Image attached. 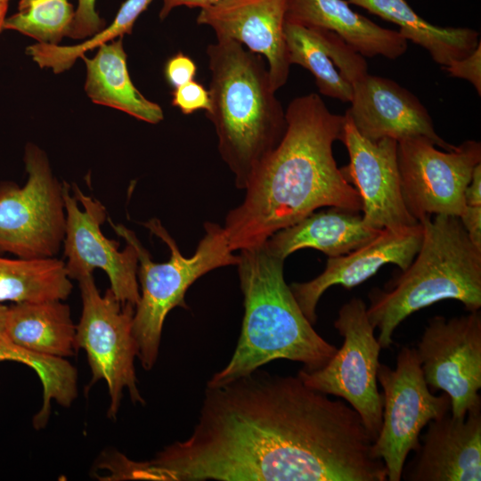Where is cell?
Listing matches in <instances>:
<instances>
[{
  "label": "cell",
  "instance_id": "f1b7e54d",
  "mask_svg": "<svg viewBox=\"0 0 481 481\" xmlns=\"http://www.w3.org/2000/svg\"><path fill=\"white\" fill-rule=\"evenodd\" d=\"M172 105L178 108L185 115L192 114L200 110L208 112L210 109L208 90L193 79L174 88Z\"/></svg>",
  "mask_w": 481,
  "mask_h": 481
},
{
  "label": "cell",
  "instance_id": "4316f807",
  "mask_svg": "<svg viewBox=\"0 0 481 481\" xmlns=\"http://www.w3.org/2000/svg\"><path fill=\"white\" fill-rule=\"evenodd\" d=\"M14 361L32 368L43 385L45 400L58 399L72 388L77 370L64 358L42 355L12 342L5 333L0 335V363Z\"/></svg>",
  "mask_w": 481,
  "mask_h": 481
},
{
  "label": "cell",
  "instance_id": "4fadbf2b",
  "mask_svg": "<svg viewBox=\"0 0 481 481\" xmlns=\"http://www.w3.org/2000/svg\"><path fill=\"white\" fill-rule=\"evenodd\" d=\"M63 182L66 227L63 240L65 267L70 279L77 281L104 271L110 280V290L122 304L135 306L140 298L137 279L138 257L135 247L126 242L118 250L119 243L105 237L101 225L107 219L105 207L96 199L86 195L73 185Z\"/></svg>",
  "mask_w": 481,
  "mask_h": 481
},
{
  "label": "cell",
  "instance_id": "8992f818",
  "mask_svg": "<svg viewBox=\"0 0 481 481\" xmlns=\"http://www.w3.org/2000/svg\"><path fill=\"white\" fill-rule=\"evenodd\" d=\"M108 219L117 234L132 244L137 252V279L141 290L135 309L133 334L137 345V358L143 368L150 371L157 362L167 314L176 306L187 308L184 296L196 280L216 268L237 265L240 256L229 249L223 226L207 222L205 234L195 253L189 257H183L160 221L152 218L143 225L170 250L168 261L155 263L133 231Z\"/></svg>",
  "mask_w": 481,
  "mask_h": 481
},
{
  "label": "cell",
  "instance_id": "d4e9b609",
  "mask_svg": "<svg viewBox=\"0 0 481 481\" xmlns=\"http://www.w3.org/2000/svg\"><path fill=\"white\" fill-rule=\"evenodd\" d=\"M71 290L72 283L62 260L0 256V304L65 300Z\"/></svg>",
  "mask_w": 481,
  "mask_h": 481
},
{
  "label": "cell",
  "instance_id": "836d02e7",
  "mask_svg": "<svg viewBox=\"0 0 481 481\" xmlns=\"http://www.w3.org/2000/svg\"><path fill=\"white\" fill-rule=\"evenodd\" d=\"M466 206H481V163L477 164L464 192Z\"/></svg>",
  "mask_w": 481,
  "mask_h": 481
},
{
  "label": "cell",
  "instance_id": "e0dca14e",
  "mask_svg": "<svg viewBox=\"0 0 481 481\" xmlns=\"http://www.w3.org/2000/svg\"><path fill=\"white\" fill-rule=\"evenodd\" d=\"M289 0H225L200 9L197 23L213 29L216 38L239 42L264 56L273 89L288 80L290 64L284 25Z\"/></svg>",
  "mask_w": 481,
  "mask_h": 481
},
{
  "label": "cell",
  "instance_id": "603a6c76",
  "mask_svg": "<svg viewBox=\"0 0 481 481\" xmlns=\"http://www.w3.org/2000/svg\"><path fill=\"white\" fill-rule=\"evenodd\" d=\"M5 335L15 345L45 356L74 355L76 325L62 300L15 303L8 307Z\"/></svg>",
  "mask_w": 481,
  "mask_h": 481
},
{
  "label": "cell",
  "instance_id": "277c9868",
  "mask_svg": "<svg viewBox=\"0 0 481 481\" xmlns=\"http://www.w3.org/2000/svg\"><path fill=\"white\" fill-rule=\"evenodd\" d=\"M206 52L210 71V109L206 114L215 126L222 159L236 187L244 190L283 137L285 110L260 54L225 38H216Z\"/></svg>",
  "mask_w": 481,
  "mask_h": 481
},
{
  "label": "cell",
  "instance_id": "7a4b0ae2",
  "mask_svg": "<svg viewBox=\"0 0 481 481\" xmlns=\"http://www.w3.org/2000/svg\"><path fill=\"white\" fill-rule=\"evenodd\" d=\"M285 116L283 137L250 177L243 201L225 217L223 228L232 252L261 247L323 207L362 211L361 198L332 151L345 116L332 113L315 93L294 98Z\"/></svg>",
  "mask_w": 481,
  "mask_h": 481
},
{
  "label": "cell",
  "instance_id": "30bf717a",
  "mask_svg": "<svg viewBox=\"0 0 481 481\" xmlns=\"http://www.w3.org/2000/svg\"><path fill=\"white\" fill-rule=\"evenodd\" d=\"M378 382L382 387V422L373 451L386 466L388 481H400L406 458L420 444L421 430L451 409L444 392L436 395L427 385L416 349L403 346L395 369L379 363Z\"/></svg>",
  "mask_w": 481,
  "mask_h": 481
},
{
  "label": "cell",
  "instance_id": "44dd1931",
  "mask_svg": "<svg viewBox=\"0 0 481 481\" xmlns=\"http://www.w3.org/2000/svg\"><path fill=\"white\" fill-rule=\"evenodd\" d=\"M380 232L367 226L360 212L329 207L276 232L264 246L271 255L282 260L303 249H317L329 257H336L366 244Z\"/></svg>",
  "mask_w": 481,
  "mask_h": 481
},
{
  "label": "cell",
  "instance_id": "d6986e66",
  "mask_svg": "<svg viewBox=\"0 0 481 481\" xmlns=\"http://www.w3.org/2000/svg\"><path fill=\"white\" fill-rule=\"evenodd\" d=\"M284 35L289 64L309 70L322 94L350 102L353 83L368 73L364 57L329 30L286 20Z\"/></svg>",
  "mask_w": 481,
  "mask_h": 481
},
{
  "label": "cell",
  "instance_id": "4dcf8cb0",
  "mask_svg": "<svg viewBox=\"0 0 481 481\" xmlns=\"http://www.w3.org/2000/svg\"><path fill=\"white\" fill-rule=\"evenodd\" d=\"M196 72L193 60L181 52L169 58L165 66V77L173 88L193 80Z\"/></svg>",
  "mask_w": 481,
  "mask_h": 481
},
{
  "label": "cell",
  "instance_id": "d590c367",
  "mask_svg": "<svg viewBox=\"0 0 481 481\" xmlns=\"http://www.w3.org/2000/svg\"><path fill=\"white\" fill-rule=\"evenodd\" d=\"M10 0H0V33L4 30V23L6 18Z\"/></svg>",
  "mask_w": 481,
  "mask_h": 481
},
{
  "label": "cell",
  "instance_id": "e575fe53",
  "mask_svg": "<svg viewBox=\"0 0 481 481\" xmlns=\"http://www.w3.org/2000/svg\"><path fill=\"white\" fill-rule=\"evenodd\" d=\"M8 307L0 304V335L5 333Z\"/></svg>",
  "mask_w": 481,
  "mask_h": 481
},
{
  "label": "cell",
  "instance_id": "7c38bea8",
  "mask_svg": "<svg viewBox=\"0 0 481 481\" xmlns=\"http://www.w3.org/2000/svg\"><path fill=\"white\" fill-rule=\"evenodd\" d=\"M415 349L427 385L432 392L448 395L452 416L465 418L481 408L479 310L430 318Z\"/></svg>",
  "mask_w": 481,
  "mask_h": 481
},
{
  "label": "cell",
  "instance_id": "8fae6325",
  "mask_svg": "<svg viewBox=\"0 0 481 481\" xmlns=\"http://www.w3.org/2000/svg\"><path fill=\"white\" fill-rule=\"evenodd\" d=\"M425 136L397 142V165L403 199L418 221L432 215L460 216L464 192L475 167L481 163V143L467 140L440 151Z\"/></svg>",
  "mask_w": 481,
  "mask_h": 481
},
{
  "label": "cell",
  "instance_id": "52a82bcc",
  "mask_svg": "<svg viewBox=\"0 0 481 481\" xmlns=\"http://www.w3.org/2000/svg\"><path fill=\"white\" fill-rule=\"evenodd\" d=\"M23 161L28 180L22 187L12 181L0 183V254L55 257L65 236L63 183L36 144H26Z\"/></svg>",
  "mask_w": 481,
  "mask_h": 481
},
{
  "label": "cell",
  "instance_id": "cb8c5ba5",
  "mask_svg": "<svg viewBox=\"0 0 481 481\" xmlns=\"http://www.w3.org/2000/svg\"><path fill=\"white\" fill-rule=\"evenodd\" d=\"M399 27L408 41L423 47L442 68L472 53L479 32L469 28L440 27L419 16L405 0H346Z\"/></svg>",
  "mask_w": 481,
  "mask_h": 481
},
{
  "label": "cell",
  "instance_id": "ba28073f",
  "mask_svg": "<svg viewBox=\"0 0 481 481\" xmlns=\"http://www.w3.org/2000/svg\"><path fill=\"white\" fill-rule=\"evenodd\" d=\"M82 300L76 325L75 347L86 351L92 371V386L103 379L108 387L107 415L116 419L124 388L133 403L144 404L137 387L135 359L137 345L133 334L135 306L122 304L110 289L101 295L93 273L77 281Z\"/></svg>",
  "mask_w": 481,
  "mask_h": 481
},
{
  "label": "cell",
  "instance_id": "ffe728a7",
  "mask_svg": "<svg viewBox=\"0 0 481 481\" xmlns=\"http://www.w3.org/2000/svg\"><path fill=\"white\" fill-rule=\"evenodd\" d=\"M286 20L331 31L363 57L402 56L408 41L353 11L346 0H289Z\"/></svg>",
  "mask_w": 481,
  "mask_h": 481
},
{
  "label": "cell",
  "instance_id": "f546056e",
  "mask_svg": "<svg viewBox=\"0 0 481 481\" xmlns=\"http://www.w3.org/2000/svg\"><path fill=\"white\" fill-rule=\"evenodd\" d=\"M450 76L468 80L481 94V44L469 55L443 68Z\"/></svg>",
  "mask_w": 481,
  "mask_h": 481
},
{
  "label": "cell",
  "instance_id": "2e32d148",
  "mask_svg": "<svg viewBox=\"0 0 481 481\" xmlns=\"http://www.w3.org/2000/svg\"><path fill=\"white\" fill-rule=\"evenodd\" d=\"M349 103L346 115L357 131L371 141L389 137L399 142L425 136L442 150L455 147L437 135L420 100L394 80L365 74L353 83Z\"/></svg>",
  "mask_w": 481,
  "mask_h": 481
},
{
  "label": "cell",
  "instance_id": "484cf974",
  "mask_svg": "<svg viewBox=\"0 0 481 481\" xmlns=\"http://www.w3.org/2000/svg\"><path fill=\"white\" fill-rule=\"evenodd\" d=\"M75 10L69 0H20L4 29L17 31L39 44L58 45L67 37Z\"/></svg>",
  "mask_w": 481,
  "mask_h": 481
},
{
  "label": "cell",
  "instance_id": "5b68a950",
  "mask_svg": "<svg viewBox=\"0 0 481 481\" xmlns=\"http://www.w3.org/2000/svg\"><path fill=\"white\" fill-rule=\"evenodd\" d=\"M420 248L410 265L383 289L373 288L367 315L382 349L393 344L398 325L413 313L453 299L465 309L481 307V249L472 243L458 216L435 215L420 220Z\"/></svg>",
  "mask_w": 481,
  "mask_h": 481
},
{
  "label": "cell",
  "instance_id": "83f0119b",
  "mask_svg": "<svg viewBox=\"0 0 481 481\" xmlns=\"http://www.w3.org/2000/svg\"><path fill=\"white\" fill-rule=\"evenodd\" d=\"M96 0H77L74 19L69 30V37L85 39L99 33L106 27L95 8Z\"/></svg>",
  "mask_w": 481,
  "mask_h": 481
},
{
  "label": "cell",
  "instance_id": "7402d4cb",
  "mask_svg": "<svg viewBox=\"0 0 481 481\" xmlns=\"http://www.w3.org/2000/svg\"><path fill=\"white\" fill-rule=\"evenodd\" d=\"M86 63L85 91L96 104L121 110L139 120L158 124L164 118L162 108L148 100L132 82L123 46V37L101 45Z\"/></svg>",
  "mask_w": 481,
  "mask_h": 481
},
{
  "label": "cell",
  "instance_id": "3957f363",
  "mask_svg": "<svg viewBox=\"0 0 481 481\" xmlns=\"http://www.w3.org/2000/svg\"><path fill=\"white\" fill-rule=\"evenodd\" d=\"M237 265L244 297V317L235 351L228 363L208 381L218 387L277 359L322 367L337 347L325 340L299 307L284 279V260L261 246L240 250Z\"/></svg>",
  "mask_w": 481,
  "mask_h": 481
},
{
  "label": "cell",
  "instance_id": "1f68e13d",
  "mask_svg": "<svg viewBox=\"0 0 481 481\" xmlns=\"http://www.w3.org/2000/svg\"><path fill=\"white\" fill-rule=\"evenodd\" d=\"M459 218L472 243L481 249V206H466Z\"/></svg>",
  "mask_w": 481,
  "mask_h": 481
},
{
  "label": "cell",
  "instance_id": "9c48e42d",
  "mask_svg": "<svg viewBox=\"0 0 481 481\" xmlns=\"http://www.w3.org/2000/svg\"><path fill=\"white\" fill-rule=\"evenodd\" d=\"M366 309L359 298L345 303L334 322L344 338L341 347L320 369H301L298 376L307 387L346 401L375 440L382 422L383 399L377 379L382 348Z\"/></svg>",
  "mask_w": 481,
  "mask_h": 481
},
{
  "label": "cell",
  "instance_id": "6da1fadb",
  "mask_svg": "<svg viewBox=\"0 0 481 481\" xmlns=\"http://www.w3.org/2000/svg\"><path fill=\"white\" fill-rule=\"evenodd\" d=\"M361 417L297 376L260 368L207 386L190 436L146 461L126 456L121 480L387 481Z\"/></svg>",
  "mask_w": 481,
  "mask_h": 481
},
{
  "label": "cell",
  "instance_id": "ac0fdd59",
  "mask_svg": "<svg viewBox=\"0 0 481 481\" xmlns=\"http://www.w3.org/2000/svg\"><path fill=\"white\" fill-rule=\"evenodd\" d=\"M426 427L414 458L404 464V480H481V408L465 418L449 412Z\"/></svg>",
  "mask_w": 481,
  "mask_h": 481
},
{
  "label": "cell",
  "instance_id": "d6a6232c",
  "mask_svg": "<svg viewBox=\"0 0 481 481\" xmlns=\"http://www.w3.org/2000/svg\"><path fill=\"white\" fill-rule=\"evenodd\" d=\"M225 0H163V5L159 12L160 20L166 19L171 11L179 6L189 8L199 7L200 9L216 5Z\"/></svg>",
  "mask_w": 481,
  "mask_h": 481
},
{
  "label": "cell",
  "instance_id": "9a60e30c",
  "mask_svg": "<svg viewBox=\"0 0 481 481\" xmlns=\"http://www.w3.org/2000/svg\"><path fill=\"white\" fill-rule=\"evenodd\" d=\"M423 237L420 222L403 228L383 229L371 241L336 257H329L322 273L289 288L306 317L312 324L317 320L316 306L331 286L350 289L373 276L382 266L395 265L405 270L418 253Z\"/></svg>",
  "mask_w": 481,
  "mask_h": 481
},
{
  "label": "cell",
  "instance_id": "5bb4252c",
  "mask_svg": "<svg viewBox=\"0 0 481 481\" xmlns=\"http://www.w3.org/2000/svg\"><path fill=\"white\" fill-rule=\"evenodd\" d=\"M340 141L349 163L340 167L362 200L363 223L374 229H395L419 223L404 204L397 165V141L363 137L345 114Z\"/></svg>",
  "mask_w": 481,
  "mask_h": 481
}]
</instances>
